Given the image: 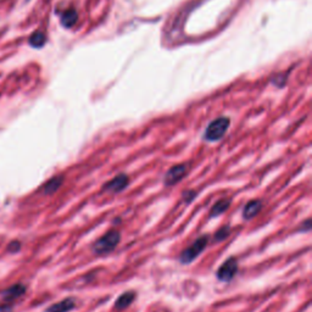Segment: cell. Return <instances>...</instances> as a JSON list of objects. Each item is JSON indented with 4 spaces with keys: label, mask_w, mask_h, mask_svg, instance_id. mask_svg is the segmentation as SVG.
Returning a JSON list of instances; mask_svg holds the SVG:
<instances>
[{
    "label": "cell",
    "mask_w": 312,
    "mask_h": 312,
    "mask_svg": "<svg viewBox=\"0 0 312 312\" xmlns=\"http://www.w3.org/2000/svg\"><path fill=\"white\" fill-rule=\"evenodd\" d=\"M29 43L32 48H36V49L42 48V46H44V44L46 43L45 35L42 32V31H37V32L32 33V36L30 37Z\"/></svg>",
    "instance_id": "13"
},
{
    "label": "cell",
    "mask_w": 312,
    "mask_h": 312,
    "mask_svg": "<svg viewBox=\"0 0 312 312\" xmlns=\"http://www.w3.org/2000/svg\"><path fill=\"white\" fill-rule=\"evenodd\" d=\"M208 243L209 236H202L200 238H197L195 242L191 244L190 246H188V248L182 252L181 256H179V260H181L182 264H191V262L195 260L197 256L205 250Z\"/></svg>",
    "instance_id": "2"
},
{
    "label": "cell",
    "mask_w": 312,
    "mask_h": 312,
    "mask_svg": "<svg viewBox=\"0 0 312 312\" xmlns=\"http://www.w3.org/2000/svg\"><path fill=\"white\" fill-rule=\"evenodd\" d=\"M187 175V166L181 163V165H176L174 167H171L168 169V172L165 176V184L171 187V185H175L176 183H178L184 176Z\"/></svg>",
    "instance_id": "6"
},
{
    "label": "cell",
    "mask_w": 312,
    "mask_h": 312,
    "mask_svg": "<svg viewBox=\"0 0 312 312\" xmlns=\"http://www.w3.org/2000/svg\"><path fill=\"white\" fill-rule=\"evenodd\" d=\"M24 293H26V287L23 284H15V286H11L10 288L6 289L3 293V299H4L5 302H11L21 298Z\"/></svg>",
    "instance_id": "7"
},
{
    "label": "cell",
    "mask_w": 312,
    "mask_h": 312,
    "mask_svg": "<svg viewBox=\"0 0 312 312\" xmlns=\"http://www.w3.org/2000/svg\"><path fill=\"white\" fill-rule=\"evenodd\" d=\"M183 196H184V199L187 200L188 203H190L191 200H193L194 197L196 196V193H195V191H193V190H188V191H185V193L183 194Z\"/></svg>",
    "instance_id": "17"
},
{
    "label": "cell",
    "mask_w": 312,
    "mask_h": 312,
    "mask_svg": "<svg viewBox=\"0 0 312 312\" xmlns=\"http://www.w3.org/2000/svg\"><path fill=\"white\" fill-rule=\"evenodd\" d=\"M301 228L302 230L301 231H304V232H308L311 230V221L310 220H306L305 221V224L304 225H301Z\"/></svg>",
    "instance_id": "19"
},
{
    "label": "cell",
    "mask_w": 312,
    "mask_h": 312,
    "mask_svg": "<svg viewBox=\"0 0 312 312\" xmlns=\"http://www.w3.org/2000/svg\"><path fill=\"white\" fill-rule=\"evenodd\" d=\"M230 234H231L230 227H228V225H225V227H222L221 230H218L217 232H216L215 240H216V242H222V240L227 239Z\"/></svg>",
    "instance_id": "15"
},
{
    "label": "cell",
    "mask_w": 312,
    "mask_h": 312,
    "mask_svg": "<svg viewBox=\"0 0 312 312\" xmlns=\"http://www.w3.org/2000/svg\"><path fill=\"white\" fill-rule=\"evenodd\" d=\"M230 206H231V200L228 199L218 200V202L212 206L211 210H210V217H217V216H221L230 209Z\"/></svg>",
    "instance_id": "11"
},
{
    "label": "cell",
    "mask_w": 312,
    "mask_h": 312,
    "mask_svg": "<svg viewBox=\"0 0 312 312\" xmlns=\"http://www.w3.org/2000/svg\"><path fill=\"white\" fill-rule=\"evenodd\" d=\"M76 307V300L72 298L64 299L46 308L45 312H70Z\"/></svg>",
    "instance_id": "8"
},
{
    "label": "cell",
    "mask_w": 312,
    "mask_h": 312,
    "mask_svg": "<svg viewBox=\"0 0 312 312\" xmlns=\"http://www.w3.org/2000/svg\"><path fill=\"white\" fill-rule=\"evenodd\" d=\"M121 240V234L119 231L114 230L105 233L103 237L99 238V239L93 244V251L97 255H105L109 254L116 248L117 244Z\"/></svg>",
    "instance_id": "1"
},
{
    "label": "cell",
    "mask_w": 312,
    "mask_h": 312,
    "mask_svg": "<svg viewBox=\"0 0 312 312\" xmlns=\"http://www.w3.org/2000/svg\"><path fill=\"white\" fill-rule=\"evenodd\" d=\"M20 248H21V243L17 242V240H15V242H11L10 244H9L8 250L10 252H17L18 250H20Z\"/></svg>",
    "instance_id": "16"
},
{
    "label": "cell",
    "mask_w": 312,
    "mask_h": 312,
    "mask_svg": "<svg viewBox=\"0 0 312 312\" xmlns=\"http://www.w3.org/2000/svg\"><path fill=\"white\" fill-rule=\"evenodd\" d=\"M238 272V261L236 258H230L221 265L217 271V278L221 282H230Z\"/></svg>",
    "instance_id": "4"
},
{
    "label": "cell",
    "mask_w": 312,
    "mask_h": 312,
    "mask_svg": "<svg viewBox=\"0 0 312 312\" xmlns=\"http://www.w3.org/2000/svg\"><path fill=\"white\" fill-rule=\"evenodd\" d=\"M64 183V177L63 176H56V177L51 178L50 181H48L43 188L44 194H54L55 191L59 190V188L61 187Z\"/></svg>",
    "instance_id": "12"
},
{
    "label": "cell",
    "mask_w": 312,
    "mask_h": 312,
    "mask_svg": "<svg viewBox=\"0 0 312 312\" xmlns=\"http://www.w3.org/2000/svg\"><path fill=\"white\" fill-rule=\"evenodd\" d=\"M262 206H264V204H262L261 200H251V202H249L245 205V208H244L243 217L248 221L251 220L252 217L259 215V212L261 211Z\"/></svg>",
    "instance_id": "9"
},
{
    "label": "cell",
    "mask_w": 312,
    "mask_h": 312,
    "mask_svg": "<svg viewBox=\"0 0 312 312\" xmlns=\"http://www.w3.org/2000/svg\"><path fill=\"white\" fill-rule=\"evenodd\" d=\"M0 312H11V305L9 304L0 305Z\"/></svg>",
    "instance_id": "18"
},
{
    "label": "cell",
    "mask_w": 312,
    "mask_h": 312,
    "mask_svg": "<svg viewBox=\"0 0 312 312\" xmlns=\"http://www.w3.org/2000/svg\"><path fill=\"white\" fill-rule=\"evenodd\" d=\"M230 119L227 117H220V119L215 120L208 126L205 132V139L209 141H217L223 138V135L230 127Z\"/></svg>",
    "instance_id": "3"
},
{
    "label": "cell",
    "mask_w": 312,
    "mask_h": 312,
    "mask_svg": "<svg viewBox=\"0 0 312 312\" xmlns=\"http://www.w3.org/2000/svg\"><path fill=\"white\" fill-rule=\"evenodd\" d=\"M129 184V178L127 175L121 174L117 175L116 177H114L110 182H107L106 184H104L103 189L106 191H111V193H120L125 188H127Z\"/></svg>",
    "instance_id": "5"
},
{
    "label": "cell",
    "mask_w": 312,
    "mask_h": 312,
    "mask_svg": "<svg viewBox=\"0 0 312 312\" xmlns=\"http://www.w3.org/2000/svg\"><path fill=\"white\" fill-rule=\"evenodd\" d=\"M27 2H29V0H27Z\"/></svg>",
    "instance_id": "20"
},
{
    "label": "cell",
    "mask_w": 312,
    "mask_h": 312,
    "mask_svg": "<svg viewBox=\"0 0 312 312\" xmlns=\"http://www.w3.org/2000/svg\"><path fill=\"white\" fill-rule=\"evenodd\" d=\"M135 299V293L134 292H126L122 295H120V298L115 301V307L117 310H123V308H127Z\"/></svg>",
    "instance_id": "10"
},
{
    "label": "cell",
    "mask_w": 312,
    "mask_h": 312,
    "mask_svg": "<svg viewBox=\"0 0 312 312\" xmlns=\"http://www.w3.org/2000/svg\"><path fill=\"white\" fill-rule=\"evenodd\" d=\"M76 21L77 12L75 10H67L65 14H63V16H61V23H63V26L67 27V29L72 27L73 24L76 23Z\"/></svg>",
    "instance_id": "14"
}]
</instances>
